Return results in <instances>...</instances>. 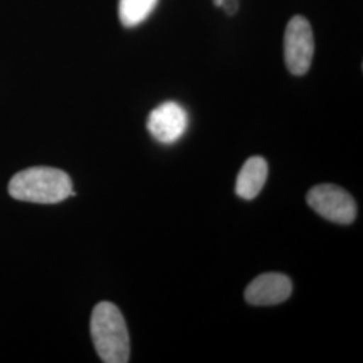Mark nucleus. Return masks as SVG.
<instances>
[{"label": "nucleus", "instance_id": "f257e3e1", "mask_svg": "<svg viewBox=\"0 0 363 363\" xmlns=\"http://www.w3.org/2000/svg\"><path fill=\"white\" fill-rule=\"evenodd\" d=\"M9 193L13 199L54 205L74 196L70 177L62 169L54 167H30L13 175L9 183Z\"/></svg>", "mask_w": 363, "mask_h": 363}, {"label": "nucleus", "instance_id": "f03ea898", "mask_svg": "<svg viewBox=\"0 0 363 363\" xmlns=\"http://www.w3.org/2000/svg\"><path fill=\"white\" fill-rule=\"evenodd\" d=\"M91 335L94 349L103 362L130 361V333L123 313L113 303L101 301L93 308Z\"/></svg>", "mask_w": 363, "mask_h": 363}, {"label": "nucleus", "instance_id": "7ed1b4c3", "mask_svg": "<svg viewBox=\"0 0 363 363\" xmlns=\"http://www.w3.org/2000/svg\"><path fill=\"white\" fill-rule=\"evenodd\" d=\"M307 203L325 220L350 225L357 217V203L346 190L335 184H318L307 194Z\"/></svg>", "mask_w": 363, "mask_h": 363}, {"label": "nucleus", "instance_id": "20e7f679", "mask_svg": "<svg viewBox=\"0 0 363 363\" xmlns=\"http://www.w3.org/2000/svg\"><path fill=\"white\" fill-rule=\"evenodd\" d=\"M315 42L311 25L304 16H294L286 28L284 58L294 76H304L311 67Z\"/></svg>", "mask_w": 363, "mask_h": 363}, {"label": "nucleus", "instance_id": "39448f33", "mask_svg": "<svg viewBox=\"0 0 363 363\" xmlns=\"http://www.w3.org/2000/svg\"><path fill=\"white\" fill-rule=\"evenodd\" d=\"M189 127L186 109L175 101L163 103L150 113L147 128L159 143H177Z\"/></svg>", "mask_w": 363, "mask_h": 363}, {"label": "nucleus", "instance_id": "423d86ee", "mask_svg": "<svg viewBox=\"0 0 363 363\" xmlns=\"http://www.w3.org/2000/svg\"><path fill=\"white\" fill-rule=\"evenodd\" d=\"M292 294L291 279L281 273H264L256 277L245 291V300L252 306H276Z\"/></svg>", "mask_w": 363, "mask_h": 363}, {"label": "nucleus", "instance_id": "0eeeda50", "mask_svg": "<svg viewBox=\"0 0 363 363\" xmlns=\"http://www.w3.org/2000/svg\"><path fill=\"white\" fill-rule=\"evenodd\" d=\"M268 177V163L261 156L247 159L235 182V193L242 199H255L262 190Z\"/></svg>", "mask_w": 363, "mask_h": 363}, {"label": "nucleus", "instance_id": "6e6552de", "mask_svg": "<svg viewBox=\"0 0 363 363\" xmlns=\"http://www.w3.org/2000/svg\"><path fill=\"white\" fill-rule=\"evenodd\" d=\"M159 0H120L118 18L125 27H135L152 13Z\"/></svg>", "mask_w": 363, "mask_h": 363}, {"label": "nucleus", "instance_id": "1a4fd4ad", "mask_svg": "<svg viewBox=\"0 0 363 363\" xmlns=\"http://www.w3.org/2000/svg\"><path fill=\"white\" fill-rule=\"evenodd\" d=\"M220 7L226 11L228 15H234L238 10V1L237 0H222Z\"/></svg>", "mask_w": 363, "mask_h": 363}, {"label": "nucleus", "instance_id": "9d476101", "mask_svg": "<svg viewBox=\"0 0 363 363\" xmlns=\"http://www.w3.org/2000/svg\"><path fill=\"white\" fill-rule=\"evenodd\" d=\"M214 4H216V6H218V7H220V4H222V0H214Z\"/></svg>", "mask_w": 363, "mask_h": 363}]
</instances>
